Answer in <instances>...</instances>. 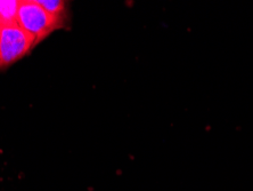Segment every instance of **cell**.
<instances>
[{
  "label": "cell",
  "instance_id": "1",
  "mask_svg": "<svg viewBox=\"0 0 253 191\" xmlns=\"http://www.w3.org/2000/svg\"><path fill=\"white\" fill-rule=\"evenodd\" d=\"M59 17L52 16L46 12L36 1H21L17 13L16 24L33 37L40 40L57 26Z\"/></svg>",
  "mask_w": 253,
  "mask_h": 191
},
{
  "label": "cell",
  "instance_id": "2",
  "mask_svg": "<svg viewBox=\"0 0 253 191\" xmlns=\"http://www.w3.org/2000/svg\"><path fill=\"white\" fill-rule=\"evenodd\" d=\"M36 40L16 23L0 24V66H6L23 57Z\"/></svg>",
  "mask_w": 253,
  "mask_h": 191
},
{
  "label": "cell",
  "instance_id": "3",
  "mask_svg": "<svg viewBox=\"0 0 253 191\" xmlns=\"http://www.w3.org/2000/svg\"><path fill=\"white\" fill-rule=\"evenodd\" d=\"M21 1L16 0H2V7L0 14V24L16 23L17 13Z\"/></svg>",
  "mask_w": 253,
  "mask_h": 191
},
{
  "label": "cell",
  "instance_id": "4",
  "mask_svg": "<svg viewBox=\"0 0 253 191\" xmlns=\"http://www.w3.org/2000/svg\"><path fill=\"white\" fill-rule=\"evenodd\" d=\"M36 2L46 12H48L50 15L56 17H59V15L64 9V2L59 1V0H36Z\"/></svg>",
  "mask_w": 253,
  "mask_h": 191
},
{
  "label": "cell",
  "instance_id": "5",
  "mask_svg": "<svg viewBox=\"0 0 253 191\" xmlns=\"http://www.w3.org/2000/svg\"><path fill=\"white\" fill-rule=\"evenodd\" d=\"M1 7H2V0H0V14H1Z\"/></svg>",
  "mask_w": 253,
  "mask_h": 191
}]
</instances>
